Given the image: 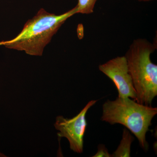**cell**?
<instances>
[{
	"label": "cell",
	"mask_w": 157,
	"mask_h": 157,
	"mask_svg": "<svg viewBox=\"0 0 157 157\" xmlns=\"http://www.w3.org/2000/svg\"><path fill=\"white\" fill-rule=\"evenodd\" d=\"M76 7L64 14L56 15L41 9L33 18L29 20L21 32L14 39L0 42V45L25 52L34 56H41L59 29L68 18L77 14Z\"/></svg>",
	"instance_id": "6da1fadb"
},
{
	"label": "cell",
	"mask_w": 157,
	"mask_h": 157,
	"mask_svg": "<svg viewBox=\"0 0 157 157\" xmlns=\"http://www.w3.org/2000/svg\"><path fill=\"white\" fill-rule=\"evenodd\" d=\"M156 48L146 39H136L125 56L137 94L135 101L146 106H151L157 96V66L150 58Z\"/></svg>",
	"instance_id": "7a4b0ae2"
},
{
	"label": "cell",
	"mask_w": 157,
	"mask_h": 157,
	"mask_svg": "<svg viewBox=\"0 0 157 157\" xmlns=\"http://www.w3.org/2000/svg\"><path fill=\"white\" fill-rule=\"evenodd\" d=\"M157 113V107L137 103L129 98L118 97L113 101L107 100L103 105L101 120L111 125H123L136 136L141 148L147 151L148 144L146 133Z\"/></svg>",
	"instance_id": "3957f363"
},
{
	"label": "cell",
	"mask_w": 157,
	"mask_h": 157,
	"mask_svg": "<svg viewBox=\"0 0 157 157\" xmlns=\"http://www.w3.org/2000/svg\"><path fill=\"white\" fill-rule=\"evenodd\" d=\"M98 101H90L76 116L71 119L66 118L62 116L56 118L54 126L59 131V137H66L70 143V148L75 152H83V137L87 126L86 113L88 110L97 103Z\"/></svg>",
	"instance_id": "277c9868"
},
{
	"label": "cell",
	"mask_w": 157,
	"mask_h": 157,
	"mask_svg": "<svg viewBox=\"0 0 157 157\" xmlns=\"http://www.w3.org/2000/svg\"><path fill=\"white\" fill-rule=\"evenodd\" d=\"M99 69L112 80L117 89L119 97L129 98L135 101L137 94L125 56H118L109 60L100 65Z\"/></svg>",
	"instance_id": "5b68a950"
},
{
	"label": "cell",
	"mask_w": 157,
	"mask_h": 157,
	"mask_svg": "<svg viewBox=\"0 0 157 157\" xmlns=\"http://www.w3.org/2000/svg\"><path fill=\"white\" fill-rule=\"evenodd\" d=\"M134 138L126 128L123 130L122 138L116 150L111 155V157H130L131 144Z\"/></svg>",
	"instance_id": "8992f818"
},
{
	"label": "cell",
	"mask_w": 157,
	"mask_h": 157,
	"mask_svg": "<svg viewBox=\"0 0 157 157\" xmlns=\"http://www.w3.org/2000/svg\"><path fill=\"white\" fill-rule=\"evenodd\" d=\"M98 0H78L77 6L78 13L90 14L94 12L96 2Z\"/></svg>",
	"instance_id": "52a82bcc"
},
{
	"label": "cell",
	"mask_w": 157,
	"mask_h": 157,
	"mask_svg": "<svg viewBox=\"0 0 157 157\" xmlns=\"http://www.w3.org/2000/svg\"><path fill=\"white\" fill-rule=\"evenodd\" d=\"M98 148V152L93 157H111V155L108 152V150L104 144H99Z\"/></svg>",
	"instance_id": "ba28073f"
},
{
	"label": "cell",
	"mask_w": 157,
	"mask_h": 157,
	"mask_svg": "<svg viewBox=\"0 0 157 157\" xmlns=\"http://www.w3.org/2000/svg\"><path fill=\"white\" fill-rule=\"evenodd\" d=\"M7 157L6 155L3 154L2 153L0 152V157Z\"/></svg>",
	"instance_id": "9c48e42d"
},
{
	"label": "cell",
	"mask_w": 157,
	"mask_h": 157,
	"mask_svg": "<svg viewBox=\"0 0 157 157\" xmlns=\"http://www.w3.org/2000/svg\"><path fill=\"white\" fill-rule=\"evenodd\" d=\"M140 2H149V1H153V0H137Z\"/></svg>",
	"instance_id": "30bf717a"
}]
</instances>
